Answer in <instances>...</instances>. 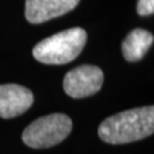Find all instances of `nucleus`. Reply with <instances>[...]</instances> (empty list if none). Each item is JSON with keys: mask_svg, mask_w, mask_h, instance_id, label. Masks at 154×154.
Segmentation results:
<instances>
[{"mask_svg": "<svg viewBox=\"0 0 154 154\" xmlns=\"http://www.w3.org/2000/svg\"><path fill=\"white\" fill-rule=\"evenodd\" d=\"M154 130V107L144 106L109 116L98 127L100 139L109 144H127L151 136Z\"/></svg>", "mask_w": 154, "mask_h": 154, "instance_id": "nucleus-1", "label": "nucleus"}, {"mask_svg": "<svg viewBox=\"0 0 154 154\" xmlns=\"http://www.w3.org/2000/svg\"><path fill=\"white\" fill-rule=\"evenodd\" d=\"M87 33L81 28L69 29L41 40L33 48V56L45 64H66L83 49Z\"/></svg>", "mask_w": 154, "mask_h": 154, "instance_id": "nucleus-2", "label": "nucleus"}, {"mask_svg": "<svg viewBox=\"0 0 154 154\" xmlns=\"http://www.w3.org/2000/svg\"><path fill=\"white\" fill-rule=\"evenodd\" d=\"M72 130V120L63 113H53L30 123L22 134L23 142L32 149H48L63 142Z\"/></svg>", "mask_w": 154, "mask_h": 154, "instance_id": "nucleus-3", "label": "nucleus"}, {"mask_svg": "<svg viewBox=\"0 0 154 154\" xmlns=\"http://www.w3.org/2000/svg\"><path fill=\"white\" fill-rule=\"evenodd\" d=\"M104 81L103 71L98 66L81 65L66 73L64 90L73 98H83L96 94Z\"/></svg>", "mask_w": 154, "mask_h": 154, "instance_id": "nucleus-4", "label": "nucleus"}, {"mask_svg": "<svg viewBox=\"0 0 154 154\" xmlns=\"http://www.w3.org/2000/svg\"><path fill=\"white\" fill-rule=\"evenodd\" d=\"M33 104V94L28 88L20 85H1L0 86V116L9 119L14 118L31 107Z\"/></svg>", "mask_w": 154, "mask_h": 154, "instance_id": "nucleus-5", "label": "nucleus"}, {"mask_svg": "<svg viewBox=\"0 0 154 154\" xmlns=\"http://www.w3.org/2000/svg\"><path fill=\"white\" fill-rule=\"evenodd\" d=\"M80 0H25V17L39 24L74 9Z\"/></svg>", "mask_w": 154, "mask_h": 154, "instance_id": "nucleus-6", "label": "nucleus"}, {"mask_svg": "<svg viewBox=\"0 0 154 154\" xmlns=\"http://www.w3.org/2000/svg\"><path fill=\"white\" fill-rule=\"evenodd\" d=\"M153 34L143 29H135L122 42V54L128 62L142 60L153 45Z\"/></svg>", "mask_w": 154, "mask_h": 154, "instance_id": "nucleus-7", "label": "nucleus"}, {"mask_svg": "<svg viewBox=\"0 0 154 154\" xmlns=\"http://www.w3.org/2000/svg\"><path fill=\"white\" fill-rule=\"evenodd\" d=\"M137 11L139 15L146 16L151 15L154 11V0H138Z\"/></svg>", "mask_w": 154, "mask_h": 154, "instance_id": "nucleus-8", "label": "nucleus"}]
</instances>
